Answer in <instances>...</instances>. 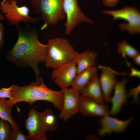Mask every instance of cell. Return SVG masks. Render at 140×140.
Wrapping results in <instances>:
<instances>
[{"label":"cell","instance_id":"obj_1","mask_svg":"<svg viewBox=\"0 0 140 140\" xmlns=\"http://www.w3.org/2000/svg\"><path fill=\"white\" fill-rule=\"evenodd\" d=\"M18 34L17 40L13 47L7 52L6 58L15 65L21 67H31L36 75V80L40 74L39 64L45 62L47 57V44L38 40L36 27L16 26Z\"/></svg>","mask_w":140,"mask_h":140},{"label":"cell","instance_id":"obj_2","mask_svg":"<svg viewBox=\"0 0 140 140\" xmlns=\"http://www.w3.org/2000/svg\"><path fill=\"white\" fill-rule=\"evenodd\" d=\"M12 86V98L6 101L10 107L18 102H25L31 105L37 101L42 100L50 102L59 111L62 108L63 100L62 91L48 88L44 83L42 76L38 80L27 85Z\"/></svg>","mask_w":140,"mask_h":140},{"label":"cell","instance_id":"obj_3","mask_svg":"<svg viewBox=\"0 0 140 140\" xmlns=\"http://www.w3.org/2000/svg\"><path fill=\"white\" fill-rule=\"evenodd\" d=\"M47 52L45 61L47 68L54 69L73 61L76 54L68 40L60 37L49 39Z\"/></svg>","mask_w":140,"mask_h":140},{"label":"cell","instance_id":"obj_4","mask_svg":"<svg viewBox=\"0 0 140 140\" xmlns=\"http://www.w3.org/2000/svg\"><path fill=\"white\" fill-rule=\"evenodd\" d=\"M63 0H31L34 13L39 15L44 24L41 28L45 29L66 18L62 7Z\"/></svg>","mask_w":140,"mask_h":140},{"label":"cell","instance_id":"obj_5","mask_svg":"<svg viewBox=\"0 0 140 140\" xmlns=\"http://www.w3.org/2000/svg\"><path fill=\"white\" fill-rule=\"evenodd\" d=\"M0 10L4 15L9 24L15 27L22 22L29 26L37 23L40 20L39 17L30 16L29 8L25 5L18 6L16 0H7L0 6Z\"/></svg>","mask_w":140,"mask_h":140},{"label":"cell","instance_id":"obj_6","mask_svg":"<svg viewBox=\"0 0 140 140\" xmlns=\"http://www.w3.org/2000/svg\"><path fill=\"white\" fill-rule=\"evenodd\" d=\"M104 14L112 16L114 19H124L127 23L118 25L122 30H126L131 34L140 32V13L138 10L134 7H126L123 9L112 10H104Z\"/></svg>","mask_w":140,"mask_h":140},{"label":"cell","instance_id":"obj_7","mask_svg":"<svg viewBox=\"0 0 140 140\" xmlns=\"http://www.w3.org/2000/svg\"><path fill=\"white\" fill-rule=\"evenodd\" d=\"M62 7L66 18L64 24L66 34H70L75 27L81 23H93L92 20L82 12L77 0H63Z\"/></svg>","mask_w":140,"mask_h":140},{"label":"cell","instance_id":"obj_8","mask_svg":"<svg viewBox=\"0 0 140 140\" xmlns=\"http://www.w3.org/2000/svg\"><path fill=\"white\" fill-rule=\"evenodd\" d=\"M63 95L62 106L59 117L66 122L79 112L80 91L72 87L61 89Z\"/></svg>","mask_w":140,"mask_h":140},{"label":"cell","instance_id":"obj_9","mask_svg":"<svg viewBox=\"0 0 140 140\" xmlns=\"http://www.w3.org/2000/svg\"><path fill=\"white\" fill-rule=\"evenodd\" d=\"M25 124L29 139H47L46 135L47 131L42 119L41 112L38 111L34 108L32 107L29 110Z\"/></svg>","mask_w":140,"mask_h":140},{"label":"cell","instance_id":"obj_10","mask_svg":"<svg viewBox=\"0 0 140 140\" xmlns=\"http://www.w3.org/2000/svg\"><path fill=\"white\" fill-rule=\"evenodd\" d=\"M77 65L74 59L54 69L52 73V79L61 89L68 87L77 74Z\"/></svg>","mask_w":140,"mask_h":140},{"label":"cell","instance_id":"obj_11","mask_svg":"<svg viewBox=\"0 0 140 140\" xmlns=\"http://www.w3.org/2000/svg\"><path fill=\"white\" fill-rule=\"evenodd\" d=\"M99 122L101 127L97 129V133L101 136L110 134L112 132L116 133L124 132L127 127L132 121V116L123 120L110 116L109 115L102 117Z\"/></svg>","mask_w":140,"mask_h":140},{"label":"cell","instance_id":"obj_12","mask_svg":"<svg viewBox=\"0 0 140 140\" xmlns=\"http://www.w3.org/2000/svg\"><path fill=\"white\" fill-rule=\"evenodd\" d=\"M79 104V112L85 116L102 117L109 114L110 110L107 105L81 95Z\"/></svg>","mask_w":140,"mask_h":140},{"label":"cell","instance_id":"obj_13","mask_svg":"<svg viewBox=\"0 0 140 140\" xmlns=\"http://www.w3.org/2000/svg\"><path fill=\"white\" fill-rule=\"evenodd\" d=\"M99 67L101 69L99 79L104 101L109 103L111 93L116 82L115 75L118 73L110 67L105 66H99Z\"/></svg>","mask_w":140,"mask_h":140},{"label":"cell","instance_id":"obj_14","mask_svg":"<svg viewBox=\"0 0 140 140\" xmlns=\"http://www.w3.org/2000/svg\"><path fill=\"white\" fill-rule=\"evenodd\" d=\"M127 81L126 78L120 81H116L114 87V94L110 99L112 106L109 114L112 115L118 114L120 112L122 106L126 103L128 96L125 86Z\"/></svg>","mask_w":140,"mask_h":140},{"label":"cell","instance_id":"obj_15","mask_svg":"<svg viewBox=\"0 0 140 140\" xmlns=\"http://www.w3.org/2000/svg\"><path fill=\"white\" fill-rule=\"evenodd\" d=\"M80 92L83 96L91 99L101 104H104L103 94L97 74Z\"/></svg>","mask_w":140,"mask_h":140},{"label":"cell","instance_id":"obj_16","mask_svg":"<svg viewBox=\"0 0 140 140\" xmlns=\"http://www.w3.org/2000/svg\"><path fill=\"white\" fill-rule=\"evenodd\" d=\"M97 53L88 50L76 53L74 59L77 65V74L82 71L95 66Z\"/></svg>","mask_w":140,"mask_h":140},{"label":"cell","instance_id":"obj_17","mask_svg":"<svg viewBox=\"0 0 140 140\" xmlns=\"http://www.w3.org/2000/svg\"><path fill=\"white\" fill-rule=\"evenodd\" d=\"M97 72V69L95 66L82 71L77 74L71 86L80 91L89 83Z\"/></svg>","mask_w":140,"mask_h":140},{"label":"cell","instance_id":"obj_18","mask_svg":"<svg viewBox=\"0 0 140 140\" xmlns=\"http://www.w3.org/2000/svg\"><path fill=\"white\" fill-rule=\"evenodd\" d=\"M6 100L5 98H0V118L8 122L12 130H18L19 126L14 121L11 116V111L12 107L7 104Z\"/></svg>","mask_w":140,"mask_h":140},{"label":"cell","instance_id":"obj_19","mask_svg":"<svg viewBox=\"0 0 140 140\" xmlns=\"http://www.w3.org/2000/svg\"><path fill=\"white\" fill-rule=\"evenodd\" d=\"M41 117L44 125L47 131H54L58 128V124L53 111L47 109L41 112Z\"/></svg>","mask_w":140,"mask_h":140},{"label":"cell","instance_id":"obj_20","mask_svg":"<svg viewBox=\"0 0 140 140\" xmlns=\"http://www.w3.org/2000/svg\"><path fill=\"white\" fill-rule=\"evenodd\" d=\"M117 52L124 58L126 57L133 58L139 54L136 49L124 40L118 44Z\"/></svg>","mask_w":140,"mask_h":140},{"label":"cell","instance_id":"obj_21","mask_svg":"<svg viewBox=\"0 0 140 140\" xmlns=\"http://www.w3.org/2000/svg\"><path fill=\"white\" fill-rule=\"evenodd\" d=\"M7 121L0 119V140H8L11 127Z\"/></svg>","mask_w":140,"mask_h":140},{"label":"cell","instance_id":"obj_22","mask_svg":"<svg viewBox=\"0 0 140 140\" xmlns=\"http://www.w3.org/2000/svg\"><path fill=\"white\" fill-rule=\"evenodd\" d=\"M29 139L28 136L25 135L20 130L12 129L8 140H28Z\"/></svg>","mask_w":140,"mask_h":140},{"label":"cell","instance_id":"obj_23","mask_svg":"<svg viewBox=\"0 0 140 140\" xmlns=\"http://www.w3.org/2000/svg\"><path fill=\"white\" fill-rule=\"evenodd\" d=\"M140 92V85L129 90L128 96H132L133 99L131 103H137L139 102L138 95Z\"/></svg>","mask_w":140,"mask_h":140},{"label":"cell","instance_id":"obj_24","mask_svg":"<svg viewBox=\"0 0 140 140\" xmlns=\"http://www.w3.org/2000/svg\"><path fill=\"white\" fill-rule=\"evenodd\" d=\"M12 85L7 88H2L0 89V98H8L11 99L12 96Z\"/></svg>","mask_w":140,"mask_h":140},{"label":"cell","instance_id":"obj_25","mask_svg":"<svg viewBox=\"0 0 140 140\" xmlns=\"http://www.w3.org/2000/svg\"><path fill=\"white\" fill-rule=\"evenodd\" d=\"M4 29L2 24L0 22V50L3 46L5 42L4 38Z\"/></svg>","mask_w":140,"mask_h":140},{"label":"cell","instance_id":"obj_26","mask_svg":"<svg viewBox=\"0 0 140 140\" xmlns=\"http://www.w3.org/2000/svg\"><path fill=\"white\" fill-rule=\"evenodd\" d=\"M119 0H103V4L106 6L113 7L118 3Z\"/></svg>","mask_w":140,"mask_h":140},{"label":"cell","instance_id":"obj_27","mask_svg":"<svg viewBox=\"0 0 140 140\" xmlns=\"http://www.w3.org/2000/svg\"><path fill=\"white\" fill-rule=\"evenodd\" d=\"M129 75L132 77H136L138 78L140 77V72L134 68L131 67L130 73L129 74Z\"/></svg>","mask_w":140,"mask_h":140},{"label":"cell","instance_id":"obj_28","mask_svg":"<svg viewBox=\"0 0 140 140\" xmlns=\"http://www.w3.org/2000/svg\"><path fill=\"white\" fill-rule=\"evenodd\" d=\"M134 62L136 64L139 65H140V54L136 55L133 58Z\"/></svg>","mask_w":140,"mask_h":140},{"label":"cell","instance_id":"obj_29","mask_svg":"<svg viewBox=\"0 0 140 140\" xmlns=\"http://www.w3.org/2000/svg\"><path fill=\"white\" fill-rule=\"evenodd\" d=\"M4 19V17L0 13V20H2Z\"/></svg>","mask_w":140,"mask_h":140},{"label":"cell","instance_id":"obj_30","mask_svg":"<svg viewBox=\"0 0 140 140\" xmlns=\"http://www.w3.org/2000/svg\"><path fill=\"white\" fill-rule=\"evenodd\" d=\"M7 0H3L2 2L0 3V6L1 5L4 4Z\"/></svg>","mask_w":140,"mask_h":140},{"label":"cell","instance_id":"obj_31","mask_svg":"<svg viewBox=\"0 0 140 140\" xmlns=\"http://www.w3.org/2000/svg\"></svg>","mask_w":140,"mask_h":140}]
</instances>
